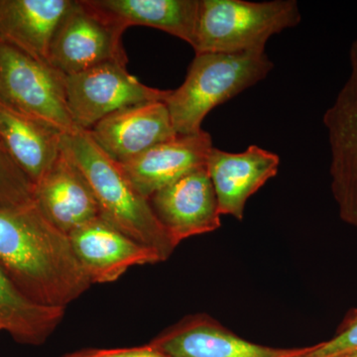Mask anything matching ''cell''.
I'll list each match as a JSON object with an SVG mask.
<instances>
[{
    "label": "cell",
    "mask_w": 357,
    "mask_h": 357,
    "mask_svg": "<svg viewBox=\"0 0 357 357\" xmlns=\"http://www.w3.org/2000/svg\"><path fill=\"white\" fill-rule=\"evenodd\" d=\"M0 266L30 299L67 307L91 286L69 236L36 204L0 206Z\"/></svg>",
    "instance_id": "cell-1"
},
{
    "label": "cell",
    "mask_w": 357,
    "mask_h": 357,
    "mask_svg": "<svg viewBox=\"0 0 357 357\" xmlns=\"http://www.w3.org/2000/svg\"><path fill=\"white\" fill-rule=\"evenodd\" d=\"M63 147L74 158L95 194L100 215L110 225L147 248L161 261L177 244L159 222L149 199L129 182L121 166L105 153L89 130L63 135Z\"/></svg>",
    "instance_id": "cell-2"
},
{
    "label": "cell",
    "mask_w": 357,
    "mask_h": 357,
    "mask_svg": "<svg viewBox=\"0 0 357 357\" xmlns=\"http://www.w3.org/2000/svg\"><path fill=\"white\" fill-rule=\"evenodd\" d=\"M265 50L196 54L184 83L164 100L178 135L198 133L206 115L267 77Z\"/></svg>",
    "instance_id": "cell-3"
},
{
    "label": "cell",
    "mask_w": 357,
    "mask_h": 357,
    "mask_svg": "<svg viewBox=\"0 0 357 357\" xmlns=\"http://www.w3.org/2000/svg\"><path fill=\"white\" fill-rule=\"evenodd\" d=\"M302 20L295 0H199L196 54L265 50L268 40Z\"/></svg>",
    "instance_id": "cell-4"
},
{
    "label": "cell",
    "mask_w": 357,
    "mask_h": 357,
    "mask_svg": "<svg viewBox=\"0 0 357 357\" xmlns=\"http://www.w3.org/2000/svg\"><path fill=\"white\" fill-rule=\"evenodd\" d=\"M66 79L49 63L0 41V100L63 135L81 130L68 107Z\"/></svg>",
    "instance_id": "cell-5"
},
{
    "label": "cell",
    "mask_w": 357,
    "mask_h": 357,
    "mask_svg": "<svg viewBox=\"0 0 357 357\" xmlns=\"http://www.w3.org/2000/svg\"><path fill=\"white\" fill-rule=\"evenodd\" d=\"M123 33L88 0H74L52 40L48 63L65 76L105 63L128 65Z\"/></svg>",
    "instance_id": "cell-6"
},
{
    "label": "cell",
    "mask_w": 357,
    "mask_h": 357,
    "mask_svg": "<svg viewBox=\"0 0 357 357\" xmlns=\"http://www.w3.org/2000/svg\"><path fill=\"white\" fill-rule=\"evenodd\" d=\"M67 102L77 128L91 130L117 110L131 105L164 102L170 91L140 83L126 65L109 62L67 76Z\"/></svg>",
    "instance_id": "cell-7"
},
{
    "label": "cell",
    "mask_w": 357,
    "mask_h": 357,
    "mask_svg": "<svg viewBox=\"0 0 357 357\" xmlns=\"http://www.w3.org/2000/svg\"><path fill=\"white\" fill-rule=\"evenodd\" d=\"M331 150V189L342 222L357 229V37L349 75L324 114Z\"/></svg>",
    "instance_id": "cell-8"
},
{
    "label": "cell",
    "mask_w": 357,
    "mask_h": 357,
    "mask_svg": "<svg viewBox=\"0 0 357 357\" xmlns=\"http://www.w3.org/2000/svg\"><path fill=\"white\" fill-rule=\"evenodd\" d=\"M155 215L175 243L220 227V206L206 167L187 174L149 199Z\"/></svg>",
    "instance_id": "cell-9"
},
{
    "label": "cell",
    "mask_w": 357,
    "mask_h": 357,
    "mask_svg": "<svg viewBox=\"0 0 357 357\" xmlns=\"http://www.w3.org/2000/svg\"><path fill=\"white\" fill-rule=\"evenodd\" d=\"M169 357H298L309 347L276 349L238 337L208 314H194L150 342Z\"/></svg>",
    "instance_id": "cell-10"
},
{
    "label": "cell",
    "mask_w": 357,
    "mask_h": 357,
    "mask_svg": "<svg viewBox=\"0 0 357 357\" xmlns=\"http://www.w3.org/2000/svg\"><path fill=\"white\" fill-rule=\"evenodd\" d=\"M34 202L44 217L68 236L100 218L93 189L63 142L55 163L34 185Z\"/></svg>",
    "instance_id": "cell-11"
},
{
    "label": "cell",
    "mask_w": 357,
    "mask_h": 357,
    "mask_svg": "<svg viewBox=\"0 0 357 357\" xmlns=\"http://www.w3.org/2000/svg\"><path fill=\"white\" fill-rule=\"evenodd\" d=\"M69 238L91 285L119 280L131 267L161 262L153 249L122 234L102 218L77 229Z\"/></svg>",
    "instance_id": "cell-12"
},
{
    "label": "cell",
    "mask_w": 357,
    "mask_h": 357,
    "mask_svg": "<svg viewBox=\"0 0 357 357\" xmlns=\"http://www.w3.org/2000/svg\"><path fill=\"white\" fill-rule=\"evenodd\" d=\"M89 131L100 149L117 163L128 162L178 136L164 102L117 110Z\"/></svg>",
    "instance_id": "cell-13"
},
{
    "label": "cell",
    "mask_w": 357,
    "mask_h": 357,
    "mask_svg": "<svg viewBox=\"0 0 357 357\" xmlns=\"http://www.w3.org/2000/svg\"><path fill=\"white\" fill-rule=\"evenodd\" d=\"M279 165L278 155L257 145H251L241 153L211 148L206 168L220 213L243 220L248 199L277 175Z\"/></svg>",
    "instance_id": "cell-14"
},
{
    "label": "cell",
    "mask_w": 357,
    "mask_h": 357,
    "mask_svg": "<svg viewBox=\"0 0 357 357\" xmlns=\"http://www.w3.org/2000/svg\"><path fill=\"white\" fill-rule=\"evenodd\" d=\"M213 147L210 134L202 130L190 135H178L119 164L136 191L149 199L155 192L187 174L206 167Z\"/></svg>",
    "instance_id": "cell-15"
},
{
    "label": "cell",
    "mask_w": 357,
    "mask_h": 357,
    "mask_svg": "<svg viewBox=\"0 0 357 357\" xmlns=\"http://www.w3.org/2000/svg\"><path fill=\"white\" fill-rule=\"evenodd\" d=\"M74 0H0V41L48 63L52 40Z\"/></svg>",
    "instance_id": "cell-16"
},
{
    "label": "cell",
    "mask_w": 357,
    "mask_h": 357,
    "mask_svg": "<svg viewBox=\"0 0 357 357\" xmlns=\"http://www.w3.org/2000/svg\"><path fill=\"white\" fill-rule=\"evenodd\" d=\"M0 142L35 185L62 151L63 134L0 100Z\"/></svg>",
    "instance_id": "cell-17"
},
{
    "label": "cell",
    "mask_w": 357,
    "mask_h": 357,
    "mask_svg": "<svg viewBox=\"0 0 357 357\" xmlns=\"http://www.w3.org/2000/svg\"><path fill=\"white\" fill-rule=\"evenodd\" d=\"M110 22L126 31L142 25L194 45L199 0H88Z\"/></svg>",
    "instance_id": "cell-18"
},
{
    "label": "cell",
    "mask_w": 357,
    "mask_h": 357,
    "mask_svg": "<svg viewBox=\"0 0 357 357\" xmlns=\"http://www.w3.org/2000/svg\"><path fill=\"white\" fill-rule=\"evenodd\" d=\"M65 310L30 299L0 266V328L15 342L33 347L45 344L62 323Z\"/></svg>",
    "instance_id": "cell-19"
},
{
    "label": "cell",
    "mask_w": 357,
    "mask_h": 357,
    "mask_svg": "<svg viewBox=\"0 0 357 357\" xmlns=\"http://www.w3.org/2000/svg\"><path fill=\"white\" fill-rule=\"evenodd\" d=\"M34 203V185L0 142V206H22Z\"/></svg>",
    "instance_id": "cell-20"
},
{
    "label": "cell",
    "mask_w": 357,
    "mask_h": 357,
    "mask_svg": "<svg viewBox=\"0 0 357 357\" xmlns=\"http://www.w3.org/2000/svg\"><path fill=\"white\" fill-rule=\"evenodd\" d=\"M357 351V309L351 310L340 324L335 337L309 347L298 357H337Z\"/></svg>",
    "instance_id": "cell-21"
},
{
    "label": "cell",
    "mask_w": 357,
    "mask_h": 357,
    "mask_svg": "<svg viewBox=\"0 0 357 357\" xmlns=\"http://www.w3.org/2000/svg\"><path fill=\"white\" fill-rule=\"evenodd\" d=\"M69 357H169L151 344L126 349H89L68 354Z\"/></svg>",
    "instance_id": "cell-22"
},
{
    "label": "cell",
    "mask_w": 357,
    "mask_h": 357,
    "mask_svg": "<svg viewBox=\"0 0 357 357\" xmlns=\"http://www.w3.org/2000/svg\"><path fill=\"white\" fill-rule=\"evenodd\" d=\"M337 357H357V351L352 352V354H344V356H337Z\"/></svg>",
    "instance_id": "cell-23"
},
{
    "label": "cell",
    "mask_w": 357,
    "mask_h": 357,
    "mask_svg": "<svg viewBox=\"0 0 357 357\" xmlns=\"http://www.w3.org/2000/svg\"><path fill=\"white\" fill-rule=\"evenodd\" d=\"M60 357H69V356H68V354H66V356H60Z\"/></svg>",
    "instance_id": "cell-24"
},
{
    "label": "cell",
    "mask_w": 357,
    "mask_h": 357,
    "mask_svg": "<svg viewBox=\"0 0 357 357\" xmlns=\"http://www.w3.org/2000/svg\"><path fill=\"white\" fill-rule=\"evenodd\" d=\"M1 331H2V330H1V328H0V332H1Z\"/></svg>",
    "instance_id": "cell-25"
}]
</instances>
